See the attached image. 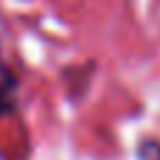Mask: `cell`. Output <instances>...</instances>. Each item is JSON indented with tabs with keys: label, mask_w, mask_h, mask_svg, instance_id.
<instances>
[{
	"label": "cell",
	"mask_w": 160,
	"mask_h": 160,
	"mask_svg": "<svg viewBox=\"0 0 160 160\" xmlns=\"http://www.w3.org/2000/svg\"><path fill=\"white\" fill-rule=\"evenodd\" d=\"M14 93H17V79H0V118L14 112V107H17Z\"/></svg>",
	"instance_id": "obj_1"
},
{
	"label": "cell",
	"mask_w": 160,
	"mask_h": 160,
	"mask_svg": "<svg viewBox=\"0 0 160 160\" xmlns=\"http://www.w3.org/2000/svg\"><path fill=\"white\" fill-rule=\"evenodd\" d=\"M135 160H160V138H141L135 143Z\"/></svg>",
	"instance_id": "obj_2"
}]
</instances>
